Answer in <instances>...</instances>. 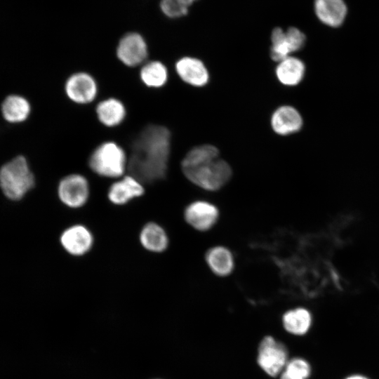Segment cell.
I'll use <instances>...</instances> for the list:
<instances>
[{
	"label": "cell",
	"mask_w": 379,
	"mask_h": 379,
	"mask_svg": "<svg viewBox=\"0 0 379 379\" xmlns=\"http://www.w3.org/2000/svg\"><path fill=\"white\" fill-rule=\"evenodd\" d=\"M171 152V133L165 126L149 124L133 140L128 158L129 174L142 184L166 177Z\"/></svg>",
	"instance_id": "obj_1"
},
{
	"label": "cell",
	"mask_w": 379,
	"mask_h": 379,
	"mask_svg": "<svg viewBox=\"0 0 379 379\" xmlns=\"http://www.w3.org/2000/svg\"><path fill=\"white\" fill-rule=\"evenodd\" d=\"M57 192L60 201L65 206L73 209L79 208L88 200L89 183L81 174H69L60 180Z\"/></svg>",
	"instance_id": "obj_5"
},
{
	"label": "cell",
	"mask_w": 379,
	"mask_h": 379,
	"mask_svg": "<svg viewBox=\"0 0 379 379\" xmlns=\"http://www.w3.org/2000/svg\"><path fill=\"white\" fill-rule=\"evenodd\" d=\"M140 77L145 86L160 88L167 81L168 70L162 62L157 60L150 61L142 65Z\"/></svg>",
	"instance_id": "obj_22"
},
{
	"label": "cell",
	"mask_w": 379,
	"mask_h": 379,
	"mask_svg": "<svg viewBox=\"0 0 379 379\" xmlns=\"http://www.w3.org/2000/svg\"><path fill=\"white\" fill-rule=\"evenodd\" d=\"M88 166L98 175L118 178L124 176L128 168V157L119 144L107 141L93 151L88 159Z\"/></svg>",
	"instance_id": "obj_3"
},
{
	"label": "cell",
	"mask_w": 379,
	"mask_h": 379,
	"mask_svg": "<svg viewBox=\"0 0 379 379\" xmlns=\"http://www.w3.org/2000/svg\"><path fill=\"white\" fill-rule=\"evenodd\" d=\"M175 70L180 78L185 83L194 86H204L209 79L204 64L199 59L184 57L175 64Z\"/></svg>",
	"instance_id": "obj_13"
},
{
	"label": "cell",
	"mask_w": 379,
	"mask_h": 379,
	"mask_svg": "<svg viewBox=\"0 0 379 379\" xmlns=\"http://www.w3.org/2000/svg\"><path fill=\"white\" fill-rule=\"evenodd\" d=\"M205 260L211 271L218 277L230 275L234 268L233 253L224 246L209 248L206 253Z\"/></svg>",
	"instance_id": "obj_16"
},
{
	"label": "cell",
	"mask_w": 379,
	"mask_h": 379,
	"mask_svg": "<svg viewBox=\"0 0 379 379\" xmlns=\"http://www.w3.org/2000/svg\"><path fill=\"white\" fill-rule=\"evenodd\" d=\"M284 328L294 335H304L310 330L312 317L310 312L303 307H297L284 313L282 317Z\"/></svg>",
	"instance_id": "obj_21"
},
{
	"label": "cell",
	"mask_w": 379,
	"mask_h": 379,
	"mask_svg": "<svg viewBox=\"0 0 379 379\" xmlns=\"http://www.w3.org/2000/svg\"><path fill=\"white\" fill-rule=\"evenodd\" d=\"M311 373V366L305 359L294 358L288 361L280 379H307Z\"/></svg>",
	"instance_id": "obj_24"
},
{
	"label": "cell",
	"mask_w": 379,
	"mask_h": 379,
	"mask_svg": "<svg viewBox=\"0 0 379 379\" xmlns=\"http://www.w3.org/2000/svg\"><path fill=\"white\" fill-rule=\"evenodd\" d=\"M183 215L185 222L192 228L206 232L216 224L219 218V210L210 201L196 200L185 207Z\"/></svg>",
	"instance_id": "obj_8"
},
{
	"label": "cell",
	"mask_w": 379,
	"mask_h": 379,
	"mask_svg": "<svg viewBox=\"0 0 379 379\" xmlns=\"http://www.w3.org/2000/svg\"><path fill=\"white\" fill-rule=\"evenodd\" d=\"M314 11L320 21L333 27L340 26L347 14L343 0H315Z\"/></svg>",
	"instance_id": "obj_15"
},
{
	"label": "cell",
	"mask_w": 379,
	"mask_h": 379,
	"mask_svg": "<svg viewBox=\"0 0 379 379\" xmlns=\"http://www.w3.org/2000/svg\"><path fill=\"white\" fill-rule=\"evenodd\" d=\"M34 184V176L23 156L15 157L0 168V187L9 199H21Z\"/></svg>",
	"instance_id": "obj_2"
},
{
	"label": "cell",
	"mask_w": 379,
	"mask_h": 379,
	"mask_svg": "<svg viewBox=\"0 0 379 379\" xmlns=\"http://www.w3.org/2000/svg\"><path fill=\"white\" fill-rule=\"evenodd\" d=\"M219 152L217 147L211 145L197 146L190 150L183 158L181 167L182 168L199 166L207 161L218 158Z\"/></svg>",
	"instance_id": "obj_23"
},
{
	"label": "cell",
	"mask_w": 379,
	"mask_h": 379,
	"mask_svg": "<svg viewBox=\"0 0 379 379\" xmlns=\"http://www.w3.org/2000/svg\"><path fill=\"white\" fill-rule=\"evenodd\" d=\"M139 240L145 250L157 253L166 251L169 244L166 230L154 222H147L142 227Z\"/></svg>",
	"instance_id": "obj_17"
},
{
	"label": "cell",
	"mask_w": 379,
	"mask_h": 379,
	"mask_svg": "<svg viewBox=\"0 0 379 379\" xmlns=\"http://www.w3.org/2000/svg\"><path fill=\"white\" fill-rule=\"evenodd\" d=\"M182 171L191 182L207 191L220 190L232 176L230 165L219 158Z\"/></svg>",
	"instance_id": "obj_4"
},
{
	"label": "cell",
	"mask_w": 379,
	"mask_h": 379,
	"mask_svg": "<svg viewBox=\"0 0 379 379\" xmlns=\"http://www.w3.org/2000/svg\"><path fill=\"white\" fill-rule=\"evenodd\" d=\"M60 242L69 255L82 256L91 250L94 237L87 227L75 224L63 230L60 237Z\"/></svg>",
	"instance_id": "obj_9"
},
{
	"label": "cell",
	"mask_w": 379,
	"mask_h": 379,
	"mask_svg": "<svg viewBox=\"0 0 379 379\" xmlns=\"http://www.w3.org/2000/svg\"><path fill=\"white\" fill-rule=\"evenodd\" d=\"M275 72L278 80L282 84L293 86L298 84L303 79L305 66L301 60L288 56L279 62Z\"/></svg>",
	"instance_id": "obj_19"
},
{
	"label": "cell",
	"mask_w": 379,
	"mask_h": 379,
	"mask_svg": "<svg viewBox=\"0 0 379 379\" xmlns=\"http://www.w3.org/2000/svg\"><path fill=\"white\" fill-rule=\"evenodd\" d=\"M67 97L78 104L90 103L98 94V85L94 78L86 72H79L69 76L65 84Z\"/></svg>",
	"instance_id": "obj_11"
},
{
	"label": "cell",
	"mask_w": 379,
	"mask_h": 379,
	"mask_svg": "<svg viewBox=\"0 0 379 379\" xmlns=\"http://www.w3.org/2000/svg\"><path fill=\"white\" fill-rule=\"evenodd\" d=\"M305 40V35L296 27H291L286 31L280 27L274 28L271 34L272 60L281 62L291 53L300 50L304 46Z\"/></svg>",
	"instance_id": "obj_6"
},
{
	"label": "cell",
	"mask_w": 379,
	"mask_h": 379,
	"mask_svg": "<svg viewBox=\"0 0 379 379\" xmlns=\"http://www.w3.org/2000/svg\"><path fill=\"white\" fill-rule=\"evenodd\" d=\"M145 193L143 184L131 174L124 175L112 183L107 191L109 201L117 206L128 204Z\"/></svg>",
	"instance_id": "obj_12"
},
{
	"label": "cell",
	"mask_w": 379,
	"mask_h": 379,
	"mask_svg": "<svg viewBox=\"0 0 379 379\" xmlns=\"http://www.w3.org/2000/svg\"><path fill=\"white\" fill-rule=\"evenodd\" d=\"M271 124L276 133L286 135L301 129L302 119L296 109L289 105H284L279 107L274 112Z\"/></svg>",
	"instance_id": "obj_14"
},
{
	"label": "cell",
	"mask_w": 379,
	"mask_h": 379,
	"mask_svg": "<svg viewBox=\"0 0 379 379\" xmlns=\"http://www.w3.org/2000/svg\"><path fill=\"white\" fill-rule=\"evenodd\" d=\"M344 379H370L365 375L360 373H353L346 376Z\"/></svg>",
	"instance_id": "obj_26"
},
{
	"label": "cell",
	"mask_w": 379,
	"mask_h": 379,
	"mask_svg": "<svg viewBox=\"0 0 379 379\" xmlns=\"http://www.w3.org/2000/svg\"><path fill=\"white\" fill-rule=\"evenodd\" d=\"M288 362V352L282 343L267 336L261 341L258 354V363L268 375L275 377L284 370Z\"/></svg>",
	"instance_id": "obj_7"
},
{
	"label": "cell",
	"mask_w": 379,
	"mask_h": 379,
	"mask_svg": "<svg viewBox=\"0 0 379 379\" xmlns=\"http://www.w3.org/2000/svg\"><path fill=\"white\" fill-rule=\"evenodd\" d=\"M31 112L28 100L18 95L7 96L1 104L4 118L10 123H20L25 121Z\"/></svg>",
	"instance_id": "obj_20"
},
{
	"label": "cell",
	"mask_w": 379,
	"mask_h": 379,
	"mask_svg": "<svg viewBox=\"0 0 379 379\" xmlns=\"http://www.w3.org/2000/svg\"><path fill=\"white\" fill-rule=\"evenodd\" d=\"M197 0H161L162 12L171 18H180L188 13L190 6Z\"/></svg>",
	"instance_id": "obj_25"
},
{
	"label": "cell",
	"mask_w": 379,
	"mask_h": 379,
	"mask_svg": "<svg viewBox=\"0 0 379 379\" xmlns=\"http://www.w3.org/2000/svg\"><path fill=\"white\" fill-rule=\"evenodd\" d=\"M98 120L107 127L119 125L125 119L126 110L119 99L109 98L100 102L95 108Z\"/></svg>",
	"instance_id": "obj_18"
},
{
	"label": "cell",
	"mask_w": 379,
	"mask_h": 379,
	"mask_svg": "<svg viewBox=\"0 0 379 379\" xmlns=\"http://www.w3.org/2000/svg\"><path fill=\"white\" fill-rule=\"evenodd\" d=\"M147 44L138 33L131 32L124 35L117 48V56L125 65L136 67L143 63L147 58Z\"/></svg>",
	"instance_id": "obj_10"
}]
</instances>
